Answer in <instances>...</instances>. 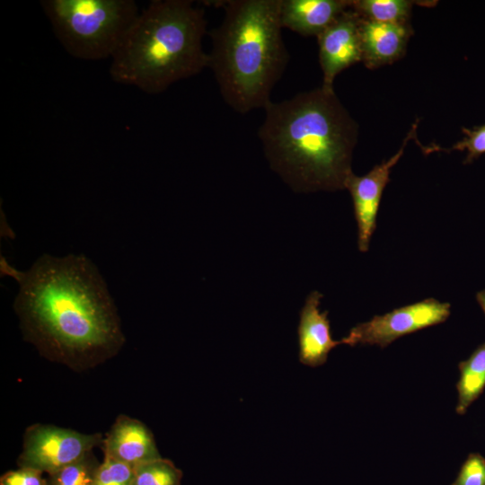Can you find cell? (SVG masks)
I'll list each match as a JSON object with an SVG mask.
<instances>
[{"label": "cell", "mask_w": 485, "mask_h": 485, "mask_svg": "<svg viewBox=\"0 0 485 485\" xmlns=\"http://www.w3.org/2000/svg\"><path fill=\"white\" fill-rule=\"evenodd\" d=\"M1 272L19 284L14 309L24 335L48 356L66 361L99 358L123 342L105 280L83 254H44L27 271L1 257Z\"/></svg>", "instance_id": "1"}, {"label": "cell", "mask_w": 485, "mask_h": 485, "mask_svg": "<svg viewBox=\"0 0 485 485\" xmlns=\"http://www.w3.org/2000/svg\"><path fill=\"white\" fill-rule=\"evenodd\" d=\"M258 131L270 168L295 191L345 189L358 126L334 93L321 86L269 101Z\"/></svg>", "instance_id": "2"}, {"label": "cell", "mask_w": 485, "mask_h": 485, "mask_svg": "<svg viewBox=\"0 0 485 485\" xmlns=\"http://www.w3.org/2000/svg\"><path fill=\"white\" fill-rule=\"evenodd\" d=\"M223 3L222 22L209 32L208 67L234 111L264 109L289 60L281 32L280 0Z\"/></svg>", "instance_id": "3"}, {"label": "cell", "mask_w": 485, "mask_h": 485, "mask_svg": "<svg viewBox=\"0 0 485 485\" xmlns=\"http://www.w3.org/2000/svg\"><path fill=\"white\" fill-rule=\"evenodd\" d=\"M207 19L190 0H154L111 57L113 81L156 94L208 67L202 40Z\"/></svg>", "instance_id": "4"}, {"label": "cell", "mask_w": 485, "mask_h": 485, "mask_svg": "<svg viewBox=\"0 0 485 485\" xmlns=\"http://www.w3.org/2000/svg\"><path fill=\"white\" fill-rule=\"evenodd\" d=\"M53 32L71 56L112 57L139 14L134 0H42Z\"/></svg>", "instance_id": "5"}, {"label": "cell", "mask_w": 485, "mask_h": 485, "mask_svg": "<svg viewBox=\"0 0 485 485\" xmlns=\"http://www.w3.org/2000/svg\"><path fill=\"white\" fill-rule=\"evenodd\" d=\"M450 313L449 303L426 298L357 324L340 341L349 346L385 348L402 336L445 322Z\"/></svg>", "instance_id": "6"}, {"label": "cell", "mask_w": 485, "mask_h": 485, "mask_svg": "<svg viewBox=\"0 0 485 485\" xmlns=\"http://www.w3.org/2000/svg\"><path fill=\"white\" fill-rule=\"evenodd\" d=\"M100 442L99 434L37 425L27 430L18 464L49 475L84 457Z\"/></svg>", "instance_id": "7"}, {"label": "cell", "mask_w": 485, "mask_h": 485, "mask_svg": "<svg viewBox=\"0 0 485 485\" xmlns=\"http://www.w3.org/2000/svg\"><path fill=\"white\" fill-rule=\"evenodd\" d=\"M418 123L408 132L398 152L388 160L376 164L369 172L357 176L353 172L348 178L345 189L352 198L354 214L357 225V246L362 252L368 251L371 237L376 227V216L382 194L387 183L392 168L402 156L407 143L414 138Z\"/></svg>", "instance_id": "8"}, {"label": "cell", "mask_w": 485, "mask_h": 485, "mask_svg": "<svg viewBox=\"0 0 485 485\" xmlns=\"http://www.w3.org/2000/svg\"><path fill=\"white\" fill-rule=\"evenodd\" d=\"M360 21V14L350 5L317 37L323 88L333 90L335 77L362 61Z\"/></svg>", "instance_id": "9"}, {"label": "cell", "mask_w": 485, "mask_h": 485, "mask_svg": "<svg viewBox=\"0 0 485 485\" xmlns=\"http://www.w3.org/2000/svg\"><path fill=\"white\" fill-rule=\"evenodd\" d=\"M322 297L318 291L309 294L300 313L297 331L299 360L312 367L323 365L330 351L341 344L331 337L328 312L319 309Z\"/></svg>", "instance_id": "10"}, {"label": "cell", "mask_w": 485, "mask_h": 485, "mask_svg": "<svg viewBox=\"0 0 485 485\" xmlns=\"http://www.w3.org/2000/svg\"><path fill=\"white\" fill-rule=\"evenodd\" d=\"M104 456L132 467L161 458L150 430L126 416L118 418L104 440Z\"/></svg>", "instance_id": "11"}, {"label": "cell", "mask_w": 485, "mask_h": 485, "mask_svg": "<svg viewBox=\"0 0 485 485\" xmlns=\"http://www.w3.org/2000/svg\"><path fill=\"white\" fill-rule=\"evenodd\" d=\"M359 33L362 62L374 69L404 55L412 30L410 24L380 22L361 16Z\"/></svg>", "instance_id": "12"}, {"label": "cell", "mask_w": 485, "mask_h": 485, "mask_svg": "<svg viewBox=\"0 0 485 485\" xmlns=\"http://www.w3.org/2000/svg\"><path fill=\"white\" fill-rule=\"evenodd\" d=\"M352 0H280V22L299 35L318 37Z\"/></svg>", "instance_id": "13"}, {"label": "cell", "mask_w": 485, "mask_h": 485, "mask_svg": "<svg viewBox=\"0 0 485 485\" xmlns=\"http://www.w3.org/2000/svg\"><path fill=\"white\" fill-rule=\"evenodd\" d=\"M458 368L460 376L456 384L458 401L455 410L463 415L485 388V342L477 347L466 360L460 362Z\"/></svg>", "instance_id": "14"}, {"label": "cell", "mask_w": 485, "mask_h": 485, "mask_svg": "<svg viewBox=\"0 0 485 485\" xmlns=\"http://www.w3.org/2000/svg\"><path fill=\"white\" fill-rule=\"evenodd\" d=\"M415 2L407 0H352V8L365 19L396 24H410Z\"/></svg>", "instance_id": "15"}, {"label": "cell", "mask_w": 485, "mask_h": 485, "mask_svg": "<svg viewBox=\"0 0 485 485\" xmlns=\"http://www.w3.org/2000/svg\"><path fill=\"white\" fill-rule=\"evenodd\" d=\"M132 485H180L182 472L170 460L159 458L135 467Z\"/></svg>", "instance_id": "16"}, {"label": "cell", "mask_w": 485, "mask_h": 485, "mask_svg": "<svg viewBox=\"0 0 485 485\" xmlns=\"http://www.w3.org/2000/svg\"><path fill=\"white\" fill-rule=\"evenodd\" d=\"M100 463L92 452L80 460L49 474L48 485H93Z\"/></svg>", "instance_id": "17"}, {"label": "cell", "mask_w": 485, "mask_h": 485, "mask_svg": "<svg viewBox=\"0 0 485 485\" xmlns=\"http://www.w3.org/2000/svg\"><path fill=\"white\" fill-rule=\"evenodd\" d=\"M133 477L132 466L104 456L93 485H132Z\"/></svg>", "instance_id": "18"}, {"label": "cell", "mask_w": 485, "mask_h": 485, "mask_svg": "<svg viewBox=\"0 0 485 485\" xmlns=\"http://www.w3.org/2000/svg\"><path fill=\"white\" fill-rule=\"evenodd\" d=\"M463 137L444 151H465V163L472 162L475 158L485 154V124L473 128H463Z\"/></svg>", "instance_id": "19"}, {"label": "cell", "mask_w": 485, "mask_h": 485, "mask_svg": "<svg viewBox=\"0 0 485 485\" xmlns=\"http://www.w3.org/2000/svg\"><path fill=\"white\" fill-rule=\"evenodd\" d=\"M452 485H485V458L477 453L470 454Z\"/></svg>", "instance_id": "20"}, {"label": "cell", "mask_w": 485, "mask_h": 485, "mask_svg": "<svg viewBox=\"0 0 485 485\" xmlns=\"http://www.w3.org/2000/svg\"><path fill=\"white\" fill-rule=\"evenodd\" d=\"M41 472L26 467H20L3 474L0 485H48L47 480L42 477Z\"/></svg>", "instance_id": "21"}, {"label": "cell", "mask_w": 485, "mask_h": 485, "mask_svg": "<svg viewBox=\"0 0 485 485\" xmlns=\"http://www.w3.org/2000/svg\"><path fill=\"white\" fill-rule=\"evenodd\" d=\"M476 300L485 314V290L479 291L476 294Z\"/></svg>", "instance_id": "22"}]
</instances>
